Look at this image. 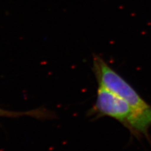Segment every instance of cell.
I'll use <instances>...</instances> for the list:
<instances>
[{
    "instance_id": "obj_2",
    "label": "cell",
    "mask_w": 151,
    "mask_h": 151,
    "mask_svg": "<svg viewBox=\"0 0 151 151\" xmlns=\"http://www.w3.org/2000/svg\"><path fill=\"white\" fill-rule=\"evenodd\" d=\"M93 70L99 86L107 89L124 99L136 109L145 110L151 108V106L140 96L135 89L101 57L94 56Z\"/></svg>"
},
{
    "instance_id": "obj_1",
    "label": "cell",
    "mask_w": 151,
    "mask_h": 151,
    "mask_svg": "<svg viewBox=\"0 0 151 151\" xmlns=\"http://www.w3.org/2000/svg\"><path fill=\"white\" fill-rule=\"evenodd\" d=\"M94 112L99 116H106L120 122L132 134L148 135L151 127V108L137 110L124 99L99 86Z\"/></svg>"
},
{
    "instance_id": "obj_3",
    "label": "cell",
    "mask_w": 151,
    "mask_h": 151,
    "mask_svg": "<svg viewBox=\"0 0 151 151\" xmlns=\"http://www.w3.org/2000/svg\"><path fill=\"white\" fill-rule=\"evenodd\" d=\"M22 116H30L37 119H51L55 117V114L44 108H36L34 110L25 111H17L4 110L0 108V117L4 118H20Z\"/></svg>"
}]
</instances>
